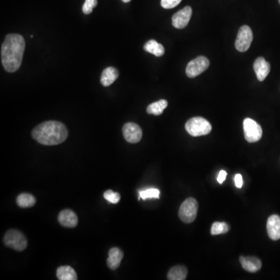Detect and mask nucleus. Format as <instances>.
<instances>
[{
    "mask_svg": "<svg viewBox=\"0 0 280 280\" xmlns=\"http://www.w3.org/2000/svg\"><path fill=\"white\" fill-rule=\"evenodd\" d=\"M192 10L191 7H185L179 10L172 17V24L175 28L183 29L187 27L191 20Z\"/></svg>",
    "mask_w": 280,
    "mask_h": 280,
    "instance_id": "9d476101",
    "label": "nucleus"
},
{
    "mask_svg": "<svg viewBox=\"0 0 280 280\" xmlns=\"http://www.w3.org/2000/svg\"><path fill=\"white\" fill-rule=\"evenodd\" d=\"M4 242L6 246L17 252H23L27 247V238L24 233L17 230H8L4 236Z\"/></svg>",
    "mask_w": 280,
    "mask_h": 280,
    "instance_id": "20e7f679",
    "label": "nucleus"
},
{
    "mask_svg": "<svg viewBox=\"0 0 280 280\" xmlns=\"http://www.w3.org/2000/svg\"><path fill=\"white\" fill-rule=\"evenodd\" d=\"M159 190L156 188H148V189L143 190V191H139V199L145 200L147 198H159Z\"/></svg>",
    "mask_w": 280,
    "mask_h": 280,
    "instance_id": "5701e85b",
    "label": "nucleus"
},
{
    "mask_svg": "<svg viewBox=\"0 0 280 280\" xmlns=\"http://www.w3.org/2000/svg\"><path fill=\"white\" fill-rule=\"evenodd\" d=\"M58 220L62 227L68 228H74L78 224L77 216L70 210H62L59 214Z\"/></svg>",
    "mask_w": 280,
    "mask_h": 280,
    "instance_id": "f8f14e48",
    "label": "nucleus"
},
{
    "mask_svg": "<svg viewBox=\"0 0 280 280\" xmlns=\"http://www.w3.org/2000/svg\"><path fill=\"white\" fill-rule=\"evenodd\" d=\"M185 129L191 136L198 137L208 135L211 132L212 126L204 117H195L187 122Z\"/></svg>",
    "mask_w": 280,
    "mask_h": 280,
    "instance_id": "7ed1b4c3",
    "label": "nucleus"
},
{
    "mask_svg": "<svg viewBox=\"0 0 280 280\" xmlns=\"http://www.w3.org/2000/svg\"><path fill=\"white\" fill-rule=\"evenodd\" d=\"M270 64L263 57H258L254 63V70L256 74L257 79L260 82L265 81L270 72Z\"/></svg>",
    "mask_w": 280,
    "mask_h": 280,
    "instance_id": "9b49d317",
    "label": "nucleus"
},
{
    "mask_svg": "<svg viewBox=\"0 0 280 280\" xmlns=\"http://www.w3.org/2000/svg\"><path fill=\"white\" fill-rule=\"evenodd\" d=\"M123 136L129 143H137L141 140L143 131L141 128L134 123H128L123 126Z\"/></svg>",
    "mask_w": 280,
    "mask_h": 280,
    "instance_id": "1a4fd4ad",
    "label": "nucleus"
},
{
    "mask_svg": "<svg viewBox=\"0 0 280 280\" xmlns=\"http://www.w3.org/2000/svg\"><path fill=\"white\" fill-rule=\"evenodd\" d=\"M122 1H123V3H126V4H127V3L130 2L131 0H122Z\"/></svg>",
    "mask_w": 280,
    "mask_h": 280,
    "instance_id": "c85d7f7f",
    "label": "nucleus"
},
{
    "mask_svg": "<svg viewBox=\"0 0 280 280\" xmlns=\"http://www.w3.org/2000/svg\"><path fill=\"white\" fill-rule=\"evenodd\" d=\"M198 213V203L194 198H187L180 207L179 215L181 221L185 223H192Z\"/></svg>",
    "mask_w": 280,
    "mask_h": 280,
    "instance_id": "39448f33",
    "label": "nucleus"
},
{
    "mask_svg": "<svg viewBox=\"0 0 280 280\" xmlns=\"http://www.w3.org/2000/svg\"><path fill=\"white\" fill-rule=\"evenodd\" d=\"M143 49L146 52L153 54L156 57H161V56H164L165 52L164 46L155 40H149V42H146Z\"/></svg>",
    "mask_w": 280,
    "mask_h": 280,
    "instance_id": "6ab92c4d",
    "label": "nucleus"
},
{
    "mask_svg": "<svg viewBox=\"0 0 280 280\" xmlns=\"http://www.w3.org/2000/svg\"><path fill=\"white\" fill-rule=\"evenodd\" d=\"M168 101L166 100H159L156 102L152 103L146 107V112L149 114L154 115H161L163 114L164 111L168 107Z\"/></svg>",
    "mask_w": 280,
    "mask_h": 280,
    "instance_id": "aec40b11",
    "label": "nucleus"
},
{
    "mask_svg": "<svg viewBox=\"0 0 280 280\" xmlns=\"http://www.w3.org/2000/svg\"><path fill=\"white\" fill-rule=\"evenodd\" d=\"M240 262L245 270L249 272H256L262 268V262L256 257H240Z\"/></svg>",
    "mask_w": 280,
    "mask_h": 280,
    "instance_id": "4468645a",
    "label": "nucleus"
},
{
    "mask_svg": "<svg viewBox=\"0 0 280 280\" xmlns=\"http://www.w3.org/2000/svg\"><path fill=\"white\" fill-rule=\"evenodd\" d=\"M36 199L34 195L28 193H22L17 196V204L21 208H30L34 207Z\"/></svg>",
    "mask_w": 280,
    "mask_h": 280,
    "instance_id": "412c9836",
    "label": "nucleus"
},
{
    "mask_svg": "<svg viewBox=\"0 0 280 280\" xmlns=\"http://www.w3.org/2000/svg\"><path fill=\"white\" fill-rule=\"evenodd\" d=\"M278 3H279V4H280V0H278Z\"/></svg>",
    "mask_w": 280,
    "mask_h": 280,
    "instance_id": "c756f323",
    "label": "nucleus"
},
{
    "mask_svg": "<svg viewBox=\"0 0 280 280\" xmlns=\"http://www.w3.org/2000/svg\"><path fill=\"white\" fill-rule=\"evenodd\" d=\"M25 46V41L20 34L7 35L1 47V60L7 72L18 70L22 63Z\"/></svg>",
    "mask_w": 280,
    "mask_h": 280,
    "instance_id": "f257e3e1",
    "label": "nucleus"
},
{
    "mask_svg": "<svg viewBox=\"0 0 280 280\" xmlns=\"http://www.w3.org/2000/svg\"><path fill=\"white\" fill-rule=\"evenodd\" d=\"M104 197L107 201L113 203V204H117L121 199V195L119 193L114 192L111 189L107 190L104 193Z\"/></svg>",
    "mask_w": 280,
    "mask_h": 280,
    "instance_id": "b1692460",
    "label": "nucleus"
},
{
    "mask_svg": "<svg viewBox=\"0 0 280 280\" xmlns=\"http://www.w3.org/2000/svg\"><path fill=\"white\" fill-rule=\"evenodd\" d=\"M181 0H161V6L165 9H172L180 4Z\"/></svg>",
    "mask_w": 280,
    "mask_h": 280,
    "instance_id": "a878e982",
    "label": "nucleus"
},
{
    "mask_svg": "<svg viewBox=\"0 0 280 280\" xmlns=\"http://www.w3.org/2000/svg\"><path fill=\"white\" fill-rule=\"evenodd\" d=\"M267 232L269 238L273 241L280 239V217L272 215L267 221Z\"/></svg>",
    "mask_w": 280,
    "mask_h": 280,
    "instance_id": "ddd939ff",
    "label": "nucleus"
},
{
    "mask_svg": "<svg viewBox=\"0 0 280 280\" xmlns=\"http://www.w3.org/2000/svg\"><path fill=\"white\" fill-rule=\"evenodd\" d=\"M98 5V0H85L84 6H83V12L85 14H91L92 13L93 9Z\"/></svg>",
    "mask_w": 280,
    "mask_h": 280,
    "instance_id": "393cba45",
    "label": "nucleus"
},
{
    "mask_svg": "<svg viewBox=\"0 0 280 280\" xmlns=\"http://www.w3.org/2000/svg\"><path fill=\"white\" fill-rule=\"evenodd\" d=\"M119 73L114 67H107L101 74V83L104 87H109L118 78Z\"/></svg>",
    "mask_w": 280,
    "mask_h": 280,
    "instance_id": "dca6fc26",
    "label": "nucleus"
},
{
    "mask_svg": "<svg viewBox=\"0 0 280 280\" xmlns=\"http://www.w3.org/2000/svg\"><path fill=\"white\" fill-rule=\"evenodd\" d=\"M235 185L236 188H242L243 186V178H242V175L240 174L235 175L234 177Z\"/></svg>",
    "mask_w": 280,
    "mask_h": 280,
    "instance_id": "bb28decb",
    "label": "nucleus"
},
{
    "mask_svg": "<svg viewBox=\"0 0 280 280\" xmlns=\"http://www.w3.org/2000/svg\"><path fill=\"white\" fill-rule=\"evenodd\" d=\"M188 275V269L183 265H176L170 269L168 274L169 280H185Z\"/></svg>",
    "mask_w": 280,
    "mask_h": 280,
    "instance_id": "a211bd4d",
    "label": "nucleus"
},
{
    "mask_svg": "<svg viewBox=\"0 0 280 280\" xmlns=\"http://www.w3.org/2000/svg\"><path fill=\"white\" fill-rule=\"evenodd\" d=\"M227 178V172L225 171H220L219 173L218 178H217V181L220 184H223L225 180Z\"/></svg>",
    "mask_w": 280,
    "mask_h": 280,
    "instance_id": "cd10ccee",
    "label": "nucleus"
},
{
    "mask_svg": "<svg viewBox=\"0 0 280 280\" xmlns=\"http://www.w3.org/2000/svg\"><path fill=\"white\" fill-rule=\"evenodd\" d=\"M56 275L59 280H76L77 279V275L76 271L69 265H63L60 266L57 269Z\"/></svg>",
    "mask_w": 280,
    "mask_h": 280,
    "instance_id": "f3484780",
    "label": "nucleus"
},
{
    "mask_svg": "<svg viewBox=\"0 0 280 280\" xmlns=\"http://www.w3.org/2000/svg\"><path fill=\"white\" fill-rule=\"evenodd\" d=\"M230 230V227L224 222H215L212 226L211 234L219 235L227 233Z\"/></svg>",
    "mask_w": 280,
    "mask_h": 280,
    "instance_id": "4be33fe9",
    "label": "nucleus"
},
{
    "mask_svg": "<svg viewBox=\"0 0 280 280\" xmlns=\"http://www.w3.org/2000/svg\"><path fill=\"white\" fill-rule=\"evenodd\" d=\"M243 125L247 141L249 143H256L260 140L262 136V129L260 125L252 118H245Z\"/></svg>",
    "mask_w": 280,
    "mask_h": 280,
    "instance_id": "423d86ee",
    "label": "nucleus"
},
{
    "mask_svg": "<svg viewBox=\"0 0 280 280\" xmlns=\"http://www.w3.org/2000/svg\"><path fill=\"white\" fill-rule=\"evenodd\" d=\"M32 137L45 146H56L66 141L67 128L63 123L57 121H48L36 126L32 131Z\"/></svg>",
    "mask_w": 280,
    "mask_h": 280,
    "instance_id": "f03ea898",
    "label": "nucleus"
},
{
    "mask_svg": "<svg viewBox=\"0 0 280 280\" xmlns=\"http://www.w3.org/2000/svg\"><path fill=\"white\" fill-rule=\"evenodd\" d=\"M123 251L118 248H112L108 252V258H107V266L111 270H115L121 264L123 258Z\"/></svg>",
    "mask_w": 280,
    "mask_h": 280,
    "instance_id": "2eb2a0df",
    "label": "nucleus"
},
{
    "mask_svg": "<svg viewBox=\"0 0 280 280\" xmlns=\"http://www.w3.org/2000/svg\"><path fill=\"white\" fill-rule=\"evenodd\" d=\"M210 66V61L205 56L195 58L188 62L186 67L187 76L189 78L198 76L200 74L207 70Z\"/></svg>",
    "mask_w": 280,
    "mask_h": 280,
    "instance_id": "6e6552de",
    "label": "nucleus"
},
{
    "mask_svg": "<svg viewBox=\"0 0 280 280\" xmlns=\"http://www.w3.org/2000/svg\"><path fill=\"white\" fill-rule=\"evenodd\" d=\"M253 41V33L249 26L244 25L239 29L238 34L235 42L236 50L245 52L249 50Z\"/></svg>",
    "mask_w": 280,
    "mask_h": 280,
    "instance_id": "0eeeda50",
    "label": "nucleus"
}]
</instances>
